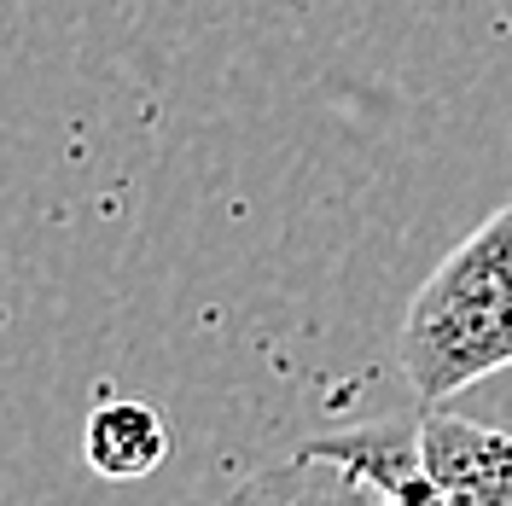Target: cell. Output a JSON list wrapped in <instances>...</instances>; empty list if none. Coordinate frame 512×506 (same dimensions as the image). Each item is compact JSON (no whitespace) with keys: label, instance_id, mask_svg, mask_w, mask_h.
I'll return each instance as SVG.
<instances>
[{"label":"cell","instance_id":"cell-1","mask_svg":"<svg viewBox=\"0 0 512 506\" xmlns=\"http://www.w3.org/2000/svg\"><path fill=\"white\" fill-rule=\"evenodd\" d=\"M396 361L425 408L512 367V204L460 239L414 291Z\"/></svg>","mask_w":512,"mask_h":506},{"label":"cell","instance_id":"cell-2","mask_svg":"<svg viewBox=\"0 0 512 506\" xmlns=\"http://www.w3.org/2000/svg\"><path fill=\"white\" fill-rule=\"evenodd\" d=\"M419 454L443 483V506H512V437L466 413L419 402Z\"/></svg>","mask_w":512,"mask_h":506},{"label":"cell","instance_id":"cell-3","mask_svg":"<svg viewBox=\"0 0 512 506\" xmlns=\"http://www.w3.org/2000/svg\"><path fill=\"white\" fill-rule=\"evenodd\" d=\"M222 506H384V495L355 466L320 454L315 443H303L291 460L245 477Z\"/></svg>","mask_w":512,"mask_h":506},{"label":"cell","instance_id":"cell-4","mask_svg":"<svg viewBox=\"0 0 512 506\" xmlns=\"http://www.w3.org/2000/svg\"><path fill=\"white\" fill-rule=\"evenodd\" d=\"M82 460L111 483H134V477H152L169 460V425L152 402H134V396H111L88 413L82 425Z\"/></svg>","mask_w":512,"mask_h":506}]
</instances>
